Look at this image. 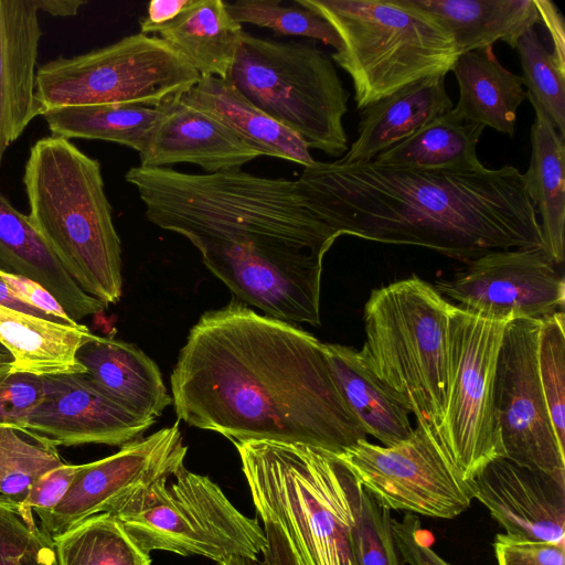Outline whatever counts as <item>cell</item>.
Segmentation results:
<instances>
[{"label":"cell","mask_w":565,"mask_h":565,"mask_svg":"<svg viewBox=\"0 0 565 565\" xmlns=\"http://www.w3.org/2000/svg\"><path fill=\"white\" fill-rule=\"evenodd\" d=\"M146 552L198 555L218 565L260 556L266 535L207 476L184 465L134 492L110 512Z\"/></svg>","instance_id":"cell-9"},{"label":"cell","mask_w":565,"mask_h":565,"mask_svg":"<svg viewBox=\"0 0 565 565\" xmlns=\"http://www.w3.org/2000/svg\"><path fill=\"white\" fill-rule=\"evenodd\" d=\"M44 395L21 433L53 446H124L154 420L142 418L97 391L84 374L43 375Z\"/></svg>","instance_id":"cell-16"},{"label":"cell","mask_w":565,"mask_h":565,"mask_svg":"<svg viewBox=\"0 0 565 565\" xmlns=\"http://www.w3.org/2000/svg\"><path fill=\"white\" fill-rule=\"evenodd\" d=\"M452 307L433 285L415 275L374 289L364 306L365 341L359 351L416 423L429 425L439 435Z\"/></svg>","instance_id":"cell-7"},{"label":"cell","mask_w":565,"mask_h":565,"mask_svg":"<svg viewBox=\"0 0 565 565\" xmlns=\"http://www.w3.org/2000/svg\"><path fill=\"white\" fill-rule=\"evenodd\" d=\"M43 395V375L8 372L0 379V426L22 431Z\"/></svg>","instance_id":"cell-39"},{"label":"cell","mask_w":565,"mask_h":565,"mask_svg":"<svg viewBox=\"0 0 565 565\" xmlns=\"http://www.w3.org/2000/svg\"><path fill=\"white\" fill-rule=\"evenodd\" d=\"M39 11L54 17L75 15L79 8L86 4L85 0H35Z\"/></svg>","instance_id":"cell-47"},{"label":"cell","mask_w":565,"mask_h":565,"mask_svg":"<svg viewBox=\"0 0 565 565\" xmlns=\"http://www.w3.org/2000/svg\"><path fill=\"white\" fill-rule=\"evenodd\" d=\"M494 554L498 565H565V543L532 541L497 534Z\"/></svg>","instance_id":"cell-40"},{"label":"cell","mask_w":565,"mask_h":565,"mask_svg":"<svg viewBox=\"0 0 565 565\" xmlns=\"http://www.w3.org/2000/svg\"><path fill=\"white\" fill-rule=\"evenodd\" d=\"M564 312L541 321L537 369L541 387L556 439L565 450V329Z\"/></svg>","instance_id":"cell-37"},{"label":"cell","mask_w":565,"mask_h":565,"mask_svg":"<svg viewBox=\"0 0 565 565\" xmlns=\"http://www.w3.org/2000/svg\"><path fill=\"white\" fill-rule=\"evenodd\" d=\"M0 305L11 308L13 310L34 316L38 318L46 319L53 322L58 323H65L62 320L49 316L38 309H34L30 307L29 305L21 301L8 287L7 285L0 279ZM67 324V323H66Z\"/></svg>","instance_id":"cell-46"},{"label":"cell","mask_w":565,"mask_h":565,"mask_svg":"<svg viewBox=\"0 0 565 565\" xmlns=\"http://www.w3.org/2000/svg\"><path fill=\"white\" fill-rule=\"evenodd\" d=\"M507 323L455 305L450 313L449 372L440 436L452 461L469 481L487 463L504 457L493 387Z\"/></svg>","instance_id":"cell-11"},{"label":"cell","mask_w":565,"mask_h":565,"mask_svg":"<svg viewBox=\"0 0 565 565\" xmlns=\"http://www.w3.org/2000/svg\"><path fill=\"white\" fill-rule=\"evenodd\" d=\"M338 457L390 511L454 519L475 499L470 481L452 461L440 435L426 424L417 423L411 437L394 446L364 439Z\"/></svg>","instance_id":"cell-12"},{"label":"cell","mask_w":565,"mask_h":565,"mask_svg":"<svg viewBox=\"0 0 565 565\" xmlns=\"http://www.w3.org/2000/svg\"><path fill=\"white\" fill-rule=\"evenodd\" d=\"M445 77L439 74L418 79L361 109L358 138L338 161L345 164L372 161L451 110Z\"/></svg>","instance_id":"cell-21"},{"label":"cell","mask_w":565,"mask_h":565,"mask_svg":"<svg viewBox=\"0 0 565 565\" xmlns=\"http://www.w3.org/2000/svg\"><path fill=\"white\" fill-rule=\"evenodd\" d=\"M42 34L35 0H0V164L42 114L35 92Z\"/></svg>","instance_id":"cell-19"},{"label":"cell","mask_w":565,"mask_h":565,"mask_svg":"<svg viewBox=\"0 0 565 565\" xmlns=\"http://www.w3.org/2000/svg\"><path fill=\"white\" fill-rule=\"evenodd\" d=\"M0 269H2V268H1V266H0ZM2 270H3V269H2Z\"/></svg>","instance_id":"cell-49"},{"label":"cell","mask_w":565,"mask_h":565,"mask_svg":"<svg viewBox=\"0 0 565 565\" xmlns=\"http://www.w3.org/2000/svg\"><path fill=\"white\" fill-rule=\"evenodd\" d=\"M449 111L381 152L372 161L380 166L416 170L473 169L482 166L477 156V146L484 127L459 121Z\"/></svg>","instance_id":"cell-30"},{"label":"cell","mask_w":565,"mask_h":565,"mask_svg":"<svg viewBox=\"0 0 565 565\" xmlns=\"http://www.w3.org/2000/svg\"><path fill=\"white\" fill-rule=\"evenodd\" d=\"M79 466L63 463L38 478L19 507L22 514L35 520L33 513L39 519L50 513L66 494Z\"/></svg>","instance_id":"cell-41"},{"label":"cell","mask_w":565,"mask_h":565,"mask_svg":"<svg viewBox=\"0 0 565 565\" xmlns=\"http://www.w3.org/2000/svg\"><path fill=\"white\" fill-rule=\"evenodd\" d=\"M473 498L505 530L521 539L565 543V477L499 457L471 480Z\"/></svg>","instance_id":"cell-17"},{"label":"cell","mask_w":565,"mask_h":565,"mask_svg":"<svg viewBox=\"0 0 565 565\" xmlns=\"http://www.w3.org/2000/svg\"><path fill=\"white\" fill-rule=\"evenodd\" d=\"M332 377L348 407L366 435L382 446H394L414 431L411 413L365 364L353 348L322 343Z\"/></svg>","instance_id":"cell-24"},{"label":"cell","mask_w":565,"mask_h":565,"mask_svg":"<svg viewBox=\"0 0 565 565\" xmlns=\"http://www.w3.org/2000/svg\"><path fill=\"white\" fill-rule=\"evenodd\" d=\"M242 24L222 0L191 3L158 33L200 74L226 79L239 49Z\"/></svg>","instance_id":"cell-28"},{"label":"cell","mask_w":565,"mask_h":565,"mask_svg":"<svg viewBox=\"0 0 565 565\" xmlns=\"http://www.w3.org/2000/svg\"><path fill=\"white\" fill-rule=\"evenodd\" d=\"M33 438V437H32ZM56 447L0 426V495L21 505L38 478L63 465Z\"/></svg>","instance_id":"cell-33"},{"label":"cell","mask_w":565,"mask_h":565,"mask_svg":"<svg viewBox=\"0 0 565 565\" xmlns=\"http://www.w3.org/2000/svg\"><path fill=\"white\" fill-rule=\"evenodd\" d=\"M0 279L24 303L63 322L77 326L52 294L36 281L24 276L0 269Z\"/></svg>","instance_id":"cell-43"},{"label":"cell","mask_w":565,"mask_h":565,"mask_svg":"<svg viewBox=\"0 0 565 565\" xmlns=\"http://www.w3.org/2000/svg\"><path fill=\"white\" fill-rule=\"evenodd\" d=\"M430 13L452 36L460 54L519 39L542 22L541 0H408Z\"/></svg>","instance_id":"cell-26"},{"label":"cell","mask_w":565,"mask_h":565,"mask_svg":"<svg viewBox=\"0 0 565 565\" xmlns=\"http://www.w3.org/2000/svg\"><path fill=\"white\" fill-rule=\"evenodd\" d=\"M535 111L531 127V161L523 174L525 190L541 215L544 249L562 265L565 250V147L564 139L541 108L526 94Z\"/></svg>","instance_id":"cell-27"},{"label":"cell","mask_w":565,"mask_h":565,"mask_svg":"<svg viewBox=\"0 0 565 565\" xmlns=\"http://www.w3.org/2000/svg\"><path fill=\"white\" fill-rule=\"evenodd\" d=\"M177 420L120 447L106 458L79 466L66 494L41 529L54 537L86 519L110 512L137 490L183 466L188 447Z\"/></svg>","instance_id":"cell-15"},{"label":"cell","mask_w":565,"mask_h":565,"mask_svg":"<svg viewBox=\"0 0 565 565\" xmlns=\"http://www.w3.org/2000/svg\"><path fill=\"white\" fill-rule=\"evenodd\" d=\"M75 359L97 391L142 418L156 422L172 404L157 364L131 343L92 333Z\"/></svg>","instance_id":"cell-20"},{"label":"cell","mask_w":565,"mask_h":565,"mask_svg":"<svg viewBox=\"0 0 565 565\" xmlns=\"http://www.w3.org/2000/svg\"><path fill=\"white\" fill-rule=\"evenodd\" d=\"M0 565H57L53 539L1 495Z\"/></svg>","instance_id":"cell-38"},{"label":"cell","mask_w":565,"mask_h":565,"mask_svg":"<svg viewBox=\"0 0 565 565\" xmlns=\"http://www.w3.org/2000/svg\"><path fill=\"white\" fill-rule=\"evenodd\" d=\"M392 527L397 548L408 565H451L430 547L415 514L407 513L399 521L392 519Z\"/></svg>","instance_id":"cell-42"},{"label":"cell","mask_w":565,"mask_h":565,"mask_svg":"<svg viewBox=\"0 0 565 565\" xmlns=\"http://www.w3.org/2000/svg\"><path fill=\"white\" fill-rule=\"evenodd\" d=\"M266 546L260 557H233L220 565H301L280 526L268 518H260Z\"/></svg>","instance_id":"cell-44"},{"label":"cell","mask_w":565,"mask_h":565,"mask_svg":"<svg viewBox=\"0 0 565 565\" xmlns=\"http://www.w3.org/2000/svg\"><path fill=\"white\" fill-rule=\"evenodd\" d=\"M542 247L495 250L465 263L436 290L479 317L512 321L563 311L564 278Z\"/></svg>","instance_id":"cell-14"},{"label":"cell","mask_w":565,"mask_h":565,"mask_svg":"<svg viewBox=\"0 0 565 565\" xmlns=\"http://www.w3.org/2000/svg\"><path fill=\"white\" fill-rule=\"evenodd\" d=\"M170 383L178 420L232 443L302 444L339 455L366 439L322 343L237 299L200 317Z\"/></svg>","instance_id":"cell-1"},{"label":"cell","mask_w":565,"mask_h":565,"mask_svg":"<svg viewBox=\"0 0 565 565\" xmlns=\"http://www.w3.org/2000/svg\"><path fill=\"white\" fill-rule=\"evenodd\" d=\"M52 539L57 565H151L150 553L107 512L95 514Z\"/></svg>","instance_id":"cell-32"},{"label":"cell","mask_w":565,"mask_h":565,"mask_svg":"<svg viewBox=\"0 0 565 565\" xmlns=\"http://www.w3.org/2000/svg\"><path fill=\"white\" fill-rule=\"evenodd\" d=\"M0 266L47 289L75 322L107 307L78 286L38 233L29 215L18 211L1 192Z\"/></svg>","instance_id":"cell-22"},{"label":"cell","mask_w":565,"mask_h":565,"mask_svg":"<svg viewBox=\"0 0 565 565\" xmlns=\"http://www.w3.org/2000/svg\"><path fill=\"white\" fill-rule=\"evenodd\" d=\"M226 79L309 149L334 158L348 150L343 117L349 92L331 58L315 43L278 42L243 32Z\"/></svg>","instance_id":"cell-8"},{"label":"cell","mask_w":565,"mask_h":565,"mask_svg":"<svg viewBox=\"0 0 565 565\" xmlns=\"http://www.w3.org/2000/svg\"><path fill=\"white\" fill-rule=\"evenodd\" d=\"M29 217L66 271L105 305L122 294L121 246L98 160L50 136L30 149L23 173Z\"/></svg>","instance_id":"cell-4"},{"label":"cell","mask_w":565,"mask_h":565,"mask_svg":"<svg viewBox=\"0 0 565 565\" xmlns=\"http://www.w3.org/2000/svg\"><path fill=\"white\" fill-rule=\"evenodd\" d=\"M161 116L139 153L140 167L194 163L206 173L241 169L262 156L214 118L175 98L161 105Z\"/></svg>","instance_id":"cell-18"},{"label":"cell","mask_w":565,"mask_h":565,"mask_svg":"<svg viewBox=\"0 0 565 565\" xmlns=\"http://www.w3.org/2000/svg\"><path fill=\"white\" fill-rule=\"evenodd\" d=\"M541 321L507 323L494 375V412L505 458L565 477V450L556 439L539 377Z\"/></svg>","instance_id":"cell-13"},{"label":"cell","mask_w":565,"mask_h":565,"mask_svg":"<svg viewBox=\"0 0 565 565\" xmlns=\"http://www.w3.org/2000/svg\"><path fill=\"white\" fill-rule=\"evenodd\" d=\"M125 179L147 220L190 241L241 302L320 324L322 263L338 236L307 207L296 180L140 166Z\"/></svg>","instance_id":"cell-2"},{"label":"cell","mask_w":565,"mask_h":565,"mask_svg":"<svg viewBox=\"0 0 565 565\" xmlns=\"http://www.w3.org/2000/svg\"><path fill=\"white\" fill-rule=\"evenodd\" d=\"M523 85L550 117L559 136L565 134V66L559 64L539 38L529 29L516 42Z\"/></svg>","instance_id":"cell-34"},{"label":"cell","mask_w":565,"mask_h":565,"mask_svg":"<svg viewBox=\"0 0 565 565\" xmlns=\"http://www.w3.org/2000/svg\"><path fill=\"white\" fill-rule=\"evenodd\" d=\"M90 334L79 323L53 322L0 305V342L13 358L11 373L84 374L75 354Z\"/></svg>","instance_id":"cell-29"},{"label":"cell","mask_w":565,"mask_h":565,"mask_svg":"<svg viewBox=\"0 0 565 565\" xmlns=\"http://www.w3.org/2000/svg\"><path fill=\"white\" fill-rule=\"evenodd\" d=\"M179 98L221 122L262 156L289 160L305 168L316 162L300 137L257 108L227 79L200 76Z\"/></svg>","instance_id":"cell-23"},{"label":"cell","mask_w":565,"mask_h":565,"mask_svg":"<svg viewBox=\"0 0 565 565\" xmlns=\"http://www.w3.org/2000/svg\"><path fill=\"white\" fill-rule=\"evenodd\" d=\"M280 0H238L226 3L231 17L238 23L267 28L275 35H295L319 40L337 51L341 41L321 17L300 6H282Z\"/></svg>","instance_id":"cell-36"},{"label":"cell","mask_w":565,"mask_h":565,"mask_svg":"<svg viewBox=\"0 0 565 565\" xmlns=\"http://www.w3.org/2000/svg\"><path fill=\"white\" fill-rule=\"evenodd\" d=\"M329 22L341 44L331 58L352 79L358 109L433 75L459 52L451 34L408 0H295Z\"/></svg>","instance_id":"cell-6"},{"label":"cell","mask_w":565,"mask_h":565,"mask_svg":"<svg viewBox=\"0 0 565 565\" xmlns=\"http://www.w3.org/2000/svg\"><path fill=\"white\" fill-rule=\"evenodd\" d=\"M352 535L358 565H404L390 510L377 503L354 477L351 488Z\"/></svg>","instance_id":"cell-35"},{"label":"cell","mask_w":565,"mask_h":565,"mask_svg":"<svg viewBox=\"0 0 565 565\" xmlns=\"http://www.w3.org/2000/svg\"><path fill=\"white\" fill-rule=\"evenodd\" d=\"M296 181L307 207L338 237L420 246L463 263L544 248L524 177L513 166L416 170L316 161Z\"/></svg>","instance_id":"cell-3"},{"label":"cell","mask_w":565,"mask_h":565,"mask_svg":"<svg viewBox=\"0 0 565 565\" xmlns=\"http://www.w3.org/2000/svg\"><path fill=\"white\" fill-rule=\"evenodd\" d=\"M199 79L200 74L166 41L137 33L41 65L35 92L42 113L102 104L159 107L179 98Z\"/></svg>","instance_id":"cell-10"},{"label":"cell","mask_w":565,"mask_h":565,"mask_svg":"<svg viewBox=\"0 0 565 565\" xmlns=\"http://www.w3.org/2000/svg\"><path fill=\"white\" fill-rule=\"evenodd\" d=\"M451 71L459 99L450 115L459 121L488 126L513 137L516 110L526 92L522 77L499 62L493 46L460 54Z\"/></svg>","instance_id":"cell-25"},{"label":"cell","mask_w":565,"mask_h":565,"mask_svg":"<svg viewBox=\"0 0 565 565\" xmlns=\"http://www.w3.org/2000/svg\"><path fill=\"white\" fill-rule=\"evenodd\" d=\"M41 116L52 136L115 142L140 153L161 116V107L82 105L44 110Z\"/></svg>","instance_id":"cell-31"},{"label":"cell","mask_w":565,"mask_h":565,"mask_svg":"<svg viewBox=\"0 0 565 565\" xmlns=\"http://www.w3.org/2000/svg\"><path fill=\"white\" fill-rule=\"evenodd\" d=\"M191 0H152L147 13L139 20L140 33H158L164 25L173 21Z\"/></svg>","instance_id":"cell-45"},{"label":"cell","mask_w":565,"mask_h":565,"mask_svg":"<svg viewBox=\"0 0 565 565\" xmlns=\"http://www.w3.org/2000/svg\"><path fill=\"white\" fill-rule=\"evenodd\" d=\"M233 444L257 515L280 526L301 565H358L354 476L337 454L270 440Z\"/></svg>","instance_id":"cell-5"},{"label":"cell","mask_w":565,"mask_h":565,"mask_svg":"<svg viewBox=\"0 0 565 565\" xmlns=\"http://www.w3.org/2000/svg\"><path fill=\"white\" fill-rule=\"evenodd\" d=\"M13 358L10 351L0 342V364L12 365Z\"/></svg>","instance_id":"cell-48"}]
</instances>
